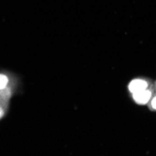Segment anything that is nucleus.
I'll return each instance as SVG.
<instances>
[{
  "instance_id": "obj_1",
  "label": "nucleus",
  "mask_w": 156,
  "mask_h": 156,
  "mask_svg": "<svg viewBox=\"0 0 156 156\" xmlns=\"http://www.w3.org/2000/svg\"><path fill=\"white\" fill-rule=\"evenodd\" d=\"M147 87H148V83L145 80H135L129 84V90L133 94L140 92V91H143V90H146Z\"/></svg>"
},
{
  "instance_id": "obj_2",
  "label": "nucleus",
  "mask_w": 156,
  "mask_h": 156,
  "mask_svg": "<svg viewBox=\"0 0 156 156\" xmlns=\"http://www.w3.org/2000/svg\"><path fill=\"white\" fill-rule=\"evenodd\" d=\"M151 92L147 91V90H143L137 93H134V99L136 100V102H137L138 104H146L151 98Z\"/></svg>"
},
{
  "instance_id": "obj_3",
  "label": "nucleus",
  "mask_w": 156,
  "mask_h": 156,
  "mask_svg": "<svg viewBox=\"0 0 156 156\" xmlns=\"http://www.w3.org/2000/svg\"><path fill=\"white\" fill-rule=\"evenodd\" d=\"M8 81H9V80L5 75H2V74L0 75V90L4 89L7 86Z\"/></svg>"
},
{
  "instance_id": "obj_4",
  "label": "nucleus",
  "mask_w": 156,
  "mask_h": 156,
  "mask_svg": "<svg viewBox=\"0 0 156 156\" xmlns=\"http://www.w3.org/2000/svg\"><path fill=\"white\" fill-rule=\"evenodd\" d=\"M151 105H152V108L156 109V97L153 98V100H152V102H151Z\"/></svg>"
}]
</instances>
